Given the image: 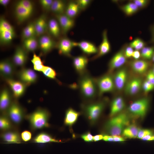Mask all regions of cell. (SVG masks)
Listing matches in <instances>:
<instances>
[{"mask_svg": "<svg viewBox=\"0 0 154 154\" xmlns=\"http://www.w3.org/2000/svg\"><path fill=\"white\" fill-rule=\"evenodd\" d=\"M129 124L128 115L125 113H121L111 117L105 124L104 129L109 135L119 136L124 129Z\"/></svg>", "mask_w": 154, "mask_h": 154, "instance_id": "cell-1", "label": "cell"}, {"mask_svg": "<svg viewBox=\"0 0 154 154\" xmlns=\"http://www.w3.org/2000/svg\"><path fill=\"white\" fill-rule=\"evenodd\" d=\"M81 75L79 87L81 94L85 99H92L97 93L96 80L86 72Z\"/></svg>", "mask_w": 154, "mask_h": 154, "instance_id": "cell-2", "label": "cell"}, {"mask_svg": "<svg viewBox=\"0 0 154 154\" xmlns=\"http://www.w3.org/2000/svg\"><path fill=\"white\" fill-rule=\"evenodd\" d=\"M32 129L37 130L48 127L49 112L44 109L38 108L27 116Z\"/></svg>", "mask_w": 154, "mask_h": 154, "instance_id": "cell-3", "label": "cell"}, {"mask_svg": "<svg viewBox=\"0 0 154 154\" xmlns=\"http://www.w3.org/2000/svg\"><path fill=\"white\" fill-rule=\"evenodd\" d=\"M105 106L104 102L99 101L82 106L83 113L91 125L95 124L98 120Z\"/></svg>", "mask_w": 154, "mask_h": 154, "instance_id": "cell-4", "label": "cell"}, {"mask_svg": "<svg viewBox=\"0 0 154 154\" xmlns=\"http://www.w3.org/2000/svg\"><path fill=\"white\" fill-rule=\"evenodd\" d=\"M149 103L147 98H143L132 102L129 106L128 111L132 116L143 118L147 112Z\"/></svg>", "mask_w": 154, "mask_h": 154, "instance_id": "cell-5", "label": "cell"}, {"mask_svg": "<svg viewBox=\"0 0 154 154\" xmlns=\"http://www.w3.org/2000/svg\"><path fill=\"white\" fill-rule=\"evenodd\" d=\"M6 111L7 116L15 124H19L24 118V110L17 101L12 102Z\"/></svg>", "mask_w": 154, "mask_h": 154, "instance_id": "cell-6", "label": "cell"}, {"mask_svg": "<svg viewBox=\"0 0 154 154\" xmlns=\"http://www.w3.org/2000/svg\"><path fill=\"white\" fill-rule=\"evenodd\" d=\"M96 82L100 96L112 91L115 87L114 79L109 75L101 77L96 80Z\"/></svg>", "mask_w": 154, "mask_h": 154, "instance_id": "cell-7", "label": "cell"}, {"mask_svg": "<svg viewBox=\"0 0 154 154\" xmlns=\"http://www.w3.org/2000/svg\"><path fill=\"white\" fill-rule=\"evenodd\" d=\"M77 42L72 41L67 37L62 38L57 46L59 54L68 56H70L72 50L74 47L77 46Z\"/></svg>", "mask_w": 154, "mask_h": 154, "instance_id": "cell-8", "label": "cell"}, {"mask_svg": "<svg viewBox=\"0 0 154 154\" xmlns=\"http://www.w3.org/2000/svg\"><path fill=\"white\" fill-rule=\"evenodd\" d=\"M5 80L7 83L12 91L14 98H19L24 94L27 86L25 84L20 81L15 80L12 78Z\"/></svg>", "mask_w": 154, "mask_h": 154, "instance_id": "cell-9", "label": "cell"}, {"mask_svg": "<svg viewBox=\"0 0 154 154\" xmlns=\"http://www.w3.org/2000/svg\"><path fill=\"white\" fill-rule=\"evenodd\" d=\"M18 77L20 81L27 86L35 83L37 79L36 73L31 68L22 69L19 72Z\"/></svg>", "mask_w": 154, "mask_h": 154, "instance_id": "cell-10", "label": "cell"}, {"mask_svg": "<svg viewBox=\"0 0 154 154\" xmlns=\"http://www.w3.org/2000/svg\"><path fill=\"white\" fill-rule=\"evenodd\" d=\"M126 58L123 49H121L117 52L109 62L108 65L109 72L123 65L126 62Z\"/></svg>", "mask_w": 154, "mask_h": 154, "instance_id": "cell-11", "label": "cell"}, {"mask_svg": "<svg viewBox=\"0 0 154 154\" xmlns=\"http://www.w3.org/2000/svg\"><path fill=\"white\" fill-rule=\"evenodd\" d=\"M56 17L64 33H66L74 27L75 22L74 19L65 14L56 15Z\"/></svg>", "mask_w": 154, "mask_h": 154, "instance_id": "cell-12", "label": "cell"}, {"mask_svg": "<svg viewBox=\"0 0 154 154\" xmlns=\"http://www.w3.org/2000/svg\"><path fill=\"white\" fill-rule=\"evenodd\" d=\"M14 65L8 59L4 60L0 62V73L5 79L11 78L15 72Z\"/></svg>", "mask_w": 154, "mask_h": 154, "instance_id": "cell-13", "label": "cell"}, {"mask_svg": "<svg viewBox=\"0 0 154 154\" xmlns=\"http://www.w3.org/2000/svg\"><path fill=\"white\" fill-rule=\"evenodd\" d=\"M110 50V45L108 38L107 31L105 30L102 33V40L98 48V52L92 59L94 60L106 54Z\"/></svg>", "mask_w": 154, "mask_h": 154, "instance_id": "cell-14", "label": "cell"}, {"mask_svg": "<svg viewBox=\"0 0 154 154\" xmlns=\"http://www.w3.org/2000/svg\"><path fill=\"white\" fill-rule=\"evenodd\" d=\"M142 82L139 78H134L125 84V90L127 94L133 95L136 94L142 87Z\"/></svg>", "mask_w": 154, "mask_h": 154, "instance_id": "cell-15", "label": "cell"}, {"mask_svg": "<svg viewBox=\"0 0 154 154\" xmlns=\"http://www.w3.org/2000/svg\"><path fill=\"white\" fill-rule=\"evenodd\" d=\"M38 44L41 50L44 53H46L51 50L56 45L53 40L49 36L46 35L40 36Z\"/></svg>", "mask_w": 154, "mask_h": 154, "instance_id": "cell-16", "label": "cell"}, {"mask_svg": "<svg viewBox=\"0 0 154 154\" xmlns=\"http://www.w3.org/2000/svg\"><path fill=\"white\" fill-rule=\"evenodd\" d=\"M88 61V58L85 56L80 55L74 57L73 64L76 72L81 75L85 73Z\"/></svg>", "mask_w": 154, "mask_h": 154, "instance_id": "cell-17", "label": "cell"}, {"mask_svg": "<svg viewBox=\"0 0 154 154\" xmlns=\"http://www.w3.org/2000/svg\"><path fill=\"white\" fill-rule=\"evenodd\" d=\"M125 106V102L122 98L119 96L115 98L110 104V117L111 118L120 113Z\"/></svg>", "mask_w": 154, "mask_h": 154, "instance_id": "cell-18", "label": "cell"}, {"mask_svg": "<svg viewBox=\"0 0 154 154\" xmlns=\"http://www.w3.org/2000/svg\"><path fill=\"white\" fill-rule=\"evenodd\" d=\"M27 59V53L24 48L21 46L17 47L13 57V62L14 64L22 66L26 63Z\"/></svg>", "mask_w": 154, "mask_h": 154, "instance_id": "cell-19", "label": "cell"}, {"mask_svg": "<svg viewBox=\"0 0 154 154\" xmlns=\"http://www.w3.org/2000/svg\"><path fill=\"white\" fill-rule=\"evenodd\" d=\"M12 101L10 92L7 88H3L1 91L0 96V109L2 112L7 111Z\"/></svg>", "mask_w": 154, "mask_h": 154, "instance_id": "cell-20", "label": "cell"}, {"mask_svg": "<svg viewBox=\"0 0 154 154\" xmlns=\"http://www.w3.org/2000/svg\"><path fill=\"white\" fill-rule=\"evenodd\" d=\"M127 72L125 69H121L116 74L114 79L115 87L119 90H122L125 85Z\"/></svg>", "mask_w": 154, "mask_h": 154, "instance_id": "cell-21", "label": "cell"}, {"mask_svg": "<svg viewBox=\"0 0 154 154\" xmlns=\"http://www.w3.org/2000/svg\"><path fill=\"white\" fill-rule=\"evenodd\" d=\"M77 46L84 53L88 55L97 54L98 52V48L95 44L88 41L83 40L77 42Z\"/></svg>", "mask_w": 154, "mask_h": 154, "instance_id": "cell-22", "label": "cell"}, {"mask_svg": "<svg viewBox=\"0 0 154 154\" xmlns=\"http://www.w3.org/2000/svg\"><path fill=\"white\" fill-rule=\"evenodd\" d=\"M80 114L73 108H70L66 111L64 120V123L65 125L71 127L76 122Z\"/></svg>", "mask_w": 154, "mask_h": 154, "instance_id": "cell-23", "label": "cell"}, {"mask_svg": "<svg viewBox=\"0 0 154 154\" xmlns=\"http://www.w3.org/2000/svg\"><path fill=\"white\" fill-rule=\"evenodd\" d=\"M130 66L132 70L136 73L142 74L145 72L149 66L148 62L143 60H135L130 63Z\"/></svg>", "mask_w": 154, "mask_h": 154, "instance_id": "cell-24", "label": "cell"}, {"mask_svg": "<svg viewBox=\"0 0 154 154\" xmlns=\"http://www.w3.org/2000/svg\"><path fill=\"white\" fill-rule=\"evenodd\" d=\"M34 23L36 36H40L43 35L48 27L45 15H41Z\"/></svg>", "mask_w": 154, "mask_h": 154, "instance_id": "cell-25", "label": "cell"}, {"mask_svg": "<svg viewBox=\"0 0 154 154\" xmlns=\"http://www.w3.org/2000/svg\"><path fill=\"white\" fill-rule=\"evenodd\" d=\"M3 140L9 143H20L21 141V136L17 132L9 131H5L1 135Z\"/></svg>", "mask_w": 154, "mask_h": 154, "instance_id": "cell-26", "label": "cell"}, {"mask_svg": "<svg viewBox=\"0 0 154 154\" xmlns=\"http://www.w3.org/2000/svg\"><path fill=\"white\" fill-rule=\"evenodd\" d=\"M32 11L26 8L18 3L15 8L16 17L19 22L25 20L30 16Z\"/></svg>", "mask_w": 154, "mask_h": 154, "instance_id": "cell-27", "label": "cell"}, {"mask_svg": "<svg viewBox=\"0 0 154 154\" xmlns=\"http://www.w3.org/2000/svg\"><path fill=\"white\" fill-rule=\"evenodd\" d=\"M33 141L38 143L61 142V140L57 139L50 135L44 132L41 133L37 135L33 138Z\"/></svg>", "mask_w": 154, "mask_h": 154, "instance_id": "cell-28", "label": "cell"}, {"mask_svg": "<svg viewBox=\"0 0 154 154\" xmlns=\"http://www.w3.org/2000/svg\"><path fill=\"white\" fill-rule=\"evenodd\" d=\"M139 129L135 124H130L123 130L122 134L125 138L129 139L137 137Z\"/></svg>", "mask_w": 154, "mask_h": 154, "instance_id": "cell-29", "label": "cell"}, {"mask_svg": "<svg viewBox=\"0 0 154 154\" xmlns=\"http://www.w3.org/2000/svg\"><path fill=\"white\" fill-rule=\"evenodd\" d=\"M80 10L76 1L70 2L66 7L65 14L69 17L73 19L78 14Z\"/></svg>", "mask_w": 154, "mask_h": 154, "instance_id": "cell-30", "label": "cell"}, {"mask_svg": "<svg viewBox=\"0 0 154 154\" xmlns=\"http://www.w3.org/2000/svg\"><path fill=\"white\" fill-rule=\"evenodd\" d=\"M15 36L14 31L7 29L0 30V41L1 44H6L10 43Z\"/></svg>", "mask_w": 154, "mask_h": 154, "instance_id": "cell-31", "label": "cell"}, {"mask_svg": "<svg viewBox=\"0 0 154 154\" xmlns=\"http://www.w3.org/2000/svg\"><path fill=\"white\" fill-rule=\"evenodd\" d=\"M66 7L64 1L60 0H53L50 10L56 15L63 14Z\"/></svg>", "mask_w": 154, "mask_h": 154, "instance_id": "cell-32", "label": "cell"}, {"mask_svg": "<svg viewBox=\"0 0 154 154\" xmlns=\"http://www.w3.org/2000/svg\"><path fill=\"white\" fill-rule=\"evenodd\" d=\"M48 24L51 34L55 37H58L60 34V27L57 20L51 19L49 20Z\"/></svg>", "mask_w": 154, "mask_h": 154, "instance_id": "cell-33", "label": "cell"}, {"mask_svg": "<svg viewBox=\"0 0 154 154\" xmlns=\"http://www.w3.org/2000/svg\"><path fill=\"white\" fill-rule=\"evenodd\" d=\"M25 49L28 51H33L37 48L38 44V41L35 36L24 40L23 42Z\"/></svg>", "mask_w": 154, "mask_h": 154, "instance_id": "cell-34", "label": "cell"}, {"mask_svg": "<svg viewBox=\"0 0 154 154\" xmlns=\"http://www.w3.org/2000/svg\"><path fill=\"white\" fill-rule=\"evenodd\" d=\"M22 36L24 40L36 36L34 22L30 23L24 28Z\"/></svg>", "mask_w": 154, "mask_h": 154, "instance_id": "cell-35", "label": "cell"}, {"mask_svg": "<svg viewBox=\"0 0 154 154\" xmlns=\"http://www.w3.org/2000/svg\"><path fill=\"white\" fill-rule=\"evenodd\" d=\"M11 122L7 116L2 115L0 118V129L4 132L9 131L12 127Z\"/></svg>", "mask_w": 154, "mask_h": 154, "instance_id": "cell-36", "label": "cell"}, {"mask_svg": "<svg viewBox=\"0 0 154 154\" xmlns=\"http://www.w3.org/2000/svg\"><path fill=\"white\" fill-rule=\"evenodd\" d=\"M31 61L33 64L34 70L42 72L45 66L43 65V62L39 56L34 53Z\"/></svg>", "mask_w": 154, "mask_h": 154, "instance_id": "cell-37", "label": "cell"}, {"mask_svg": "<svg viewBox=\"0 0 154 154\" xmlns=\"http://www.w3.org/2000/svg\"><path fill=\"white\" fill-rule=\"evenodd\" d=\"M121 9L126 15H130L136 12L138 7L134 3H129L122 6Z\"/></svg>", "mask_w": 154, "mask_h": 154, "instance_id": "cell-38", "label": "cell"}, {"mask_svg": "<svg viewBox=\"0 0 154 154\" xmlns=\"http://www.w3.org/2000/svg\"><path fill=\"white\" fill-rule=\"evenodd\" d=\"M154 53V47H144L141 49V55L143 58L149 60L152 58Z\"/></svg>", "mask_w": 154, "mask_h": 154, "instance_id": "cell-39", "label": "cell"}, {"mask_svg": "<svg viewBox=\"0 0 154 154\" xmlns=\"http://www.w3.org/2000/svg\"><path fill=\"white\" fill-rule=\"evenodd\" d=\"M42 72L45 76L48 78L52 79L56 78V73L55 70L51 67L45 66Z\"/></svg>", "mask_w": 154, "mask_h": 154, "instance_id": "cell-40", "label": "cell"}, {"mask_svg": "<svg viewBox=\"0 0 154 154\" xmlns=\"http://www.w3.org/2000/svg\"><path fill=\"white\" fill-rule=\"evenodd\" d=\"M5 29L14 31L11 25L4 18H1L0 20V30Z\"/></svg>", "mask_w": 154, "mask_h": 154, "instance_id": "cell-41", "label": "cell"}, {"mask_svg": "<svg viewBox=\"0 0 154 154\" xmlns=\"http://www.w3.org/2000/svg\"><path fill=\"white\" fill-rule=\"evenodd\" d=\"M142 87L143 91L145 93L154 90V85L146 80L142 83Z\"/></svg>", "mask_w": 154, "mask_h": 154, "instance_id": "cell-42", "label": "cell"}, {"mask_svg": "<svg viewBox=\"0 0 154 154\" xmlns=\"http://www.w3.org/2000/svg\"><path fill=\"white\" fill-rule=\"evenodd\" d=\"M153 131L150 129H139L137 138L141 139L143 137L149 135H153Z\"/></svg>", "mask_w": 154, "mask_h": 154, "instance_id": "cell-43", "label": "cell"}, {"mask_svg": "<svg viewBox=\"0 0 154 154\" xmlns=\"http://www.w3.org/2000/svg\"><path fill=\"white\" fill-rule=\"evenodd\" d=\"M78 4L80 10H84L89 5L91 0H78L76 1Z\"/></svg>", "mask_w": 154, "mask_h": 154, "instance_id": "cell-44", "label": "cell"}, {"mask_svg": "<svg viewBox=\"0 0 154 154\" xmlns=\"http://www.w3.org/2000/svg\"><path fill=\"white\" fill-rule=\"evenodd\" d=\"M18 3L28 10L33 12V5L29 1L22 0L19 1Z\"/></svg>", "mask_w": 154, "mask_h": 154, "instance_id": "cell-45", "label": "cell"}, {"mask_svg": "<svg viewBox=\"0 0 154 154\" xmlns=\"http://www.w3.org/2000/svg\"><path fill=\"white\" fill-rule=\"evenodd\" d=\"M53 1L52 0H41L40 1L42 7L46 10H50Z\"/></svg>", "mask_w": 154, "mask_h": 154, "instance_id": "cell-46", "label": "cell"}, {"mask_svg": "<svg viewBox=\"0 0 154 154\" xmlns=\"http://www.w3.org/2000/svg\"><path fill=\"white\" fill-rule=\"evenodd\" d=\"M21 136V139L23 141H27L31 139L32 137V134L30 131L25 130L22 132Z\"/></svg>", "mask_w": 154, "mask_h": 154, "instance_id": "cell-47", "label": "cell"}, {"mask_svg": "<svg viewBox=\"0 0 154 154\" xmlns=\"http://www.w3.org/2000/svg\"><path fill=\"white\" fill-rule=\"evenodd\" d=\"M81 138L86 142H90L94 141L93 136L89 131L86 132L81 135Z\"/></svg>", "mask_w": 154, "mask_h": 154, "instance_id": "cell-48", "label": "cell"}, {"mask_svg": "<svg viewBox=\"0 0 154 154\" xmlns=\"http://www.w3.org/2000/svg\"><path fill=\"white\" fill-rule=\"evenodd\" d=\"M133 2L138 7L143 8L148 4L149 1L147 0H135Z\"/></svg>", "mask_w": 154, "mask_h": 154, "instance_id": "cell-49", "label": "cell"}, {"mask_svg": "<svg viewBox=\"0 0 154 154\" xmlns=\"http://www.w3.org/2000/svg\"><path fill=\"white\" fill-rule=\"evenodd\" d=\"M133 48L129 46L126 47L124 50V53L126 58H129L132 56V55L133 52Z\"/></svg>", "mask_w": 154, "mask_h": 154, "instance_id": "cell-50", "label": "cell"}, {"mask_svg": "<svg viewBox=\"0 0 154 154\" xmlns=\"http://www.w3.org/2000/svg\"><path fill=\"white\" fill-rule=\"evenodd\" d=\"M146 80L154 85V73L152 70L150 71L147 73Z\"/></svg>", "mask_w": 154, "mask_h": 154, "instance_id": "cell-51", "label": "cell"}, {"mask_svg": "<svg viewBox=\"0 0 154 154\" xmlns=\"http://www.w3.org/2000/svg\"><path fill=\"white\" fill-rule=\"evenodd\" d=\"M103 139L106 141L114 142L113 136L109 135H104Z\"/></svg>", "mask_w": 154, "mask_h": 154, "instance_id": "cell-52", "label": "cell"}, {"mask_svg": "<svg viewBox=\"0 0 154 154\" xmlns=\"http://www.w3.org/2000/svg\"><path fill=\"white\" fill-rule=\"evenodd\" d=\"M141 56L140 52L138 50H135L133 51L132 57L135 60H137L140 58Z\"/></svg>", "mask_w": 154, "mask_h": 154, "instance_id": "cell-53", "label": "cell"}, {"mask_svg": "<svg viewBox=\"0 0 154 154\" xmlns=\"http://www.w3.org/2000/svg\"><path fill=\"white\" fill-rule=\"evenodd\" d=\"M114 142H122L125 141V139L119 136H113Z\"/></svg>", "mask_w": 154, "mask_h": 154, "instance_id": "cell-54", "label": "cell"}, {"mask_svg": "<svg viewBox=\"0 0 154 154\" xmlns=\"http://www.w3.org/2000/svg\"><path fill=\"white\" fill-rule=\"evenodd\" d=\"M141 139L147 141L154 140V135H147L143 137Z\"/></svg>", "mask_w": 154, "mask_h": 154, "instance_id": "cell-55", "label": "cell"}, {"mask_svg": "<svg viewBox=\"0 0 154 154\" xmlns=\"http://www.w3.org/2000/svg\"><path fill=\"white\" fill-rule=\"evenodd\" d=\"M103 135L102 134H98L93 136V140L94 141H97L103 139Z\"/></svg>", "mask_w": 154, "mask_h": 154, "instance_id": "cell-56", "label": "cell"}, {"mask_svg": "<svg viewBox=\"0 0 154 154\" xmlns=\"http://www.w3.org/2000/svg\"><path fill=\"white\" fill-rule=\"evenodd\" d=\"M10 1L9 0H0V3L1 5L6 6L8 4Z\"/></svg>", "mask_w": 154, "mask_h": 154, "instance_id": "cell-57", "label": "cell"}, {"mask_svg": "<svg viewBox=\"0 0 154 154\" xmlns=\"http://www.w3.org/2000/svg\"><path fill=\"white\" fill-rule=\"evenodd\" d=\"M152 41L154 42V25L151 29Z\"/></svg>", "mask_w": 154, "mask_h": 154, "instance_id": "cell-58", "label": "cell"}, {"mask_svg": "<svg viewBox=\"0 0 154 154\" xmlns=\"http://www.w3.org/2000/svg\"><path fill=\"white\" fill-rule=\"evenodd\" d=\"M152 58V60L154 62V53L153 54V56Z\"/></svg>", "mask_w": 154, "mask_h": 154, "instance_id": "cell-59", "label": "cell"}, {"mask_svg": "<svg viewBox=\"0 0 154 154\" xmlns=\"http://www.w3.org/2000/svg\"><path fill=\"white\" fill-rule=\"evenodd\" d=\"M152 71L154 73V66L153 67V68Z\"/></svg>", "mask_w": 154, "mask_h": 154, "instance_id": "cell-60", "label": "cell"}]
</instances>
